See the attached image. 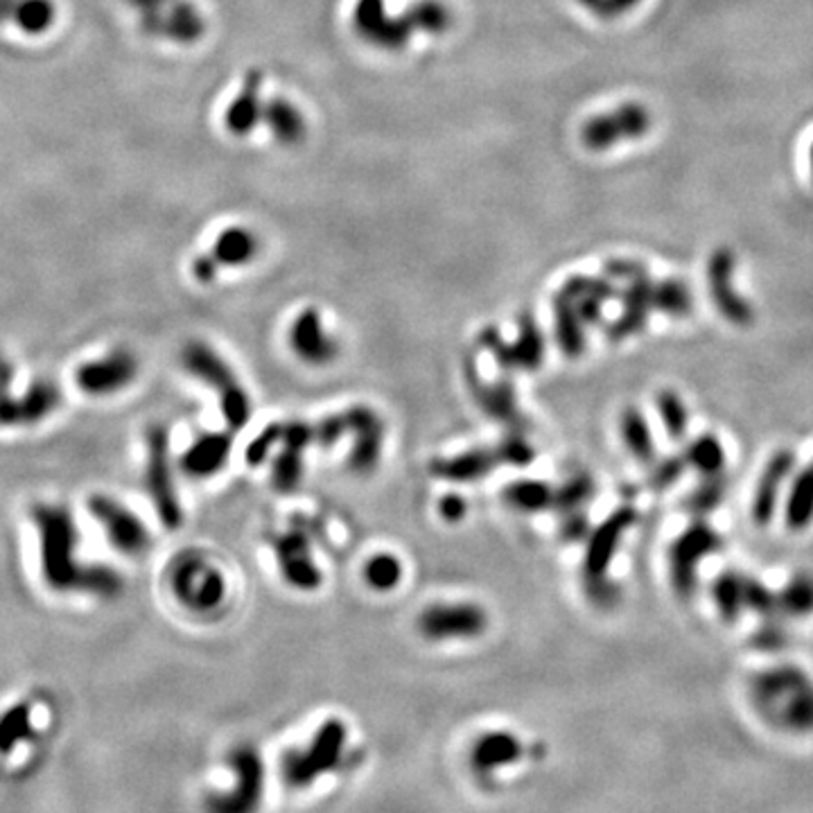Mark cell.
<instances>
[{
    "label": "cell",
    "mask_w": 813,
    "mask_h": 813,
    "mask_svg": "<svg viewBox=\"0 0 813 813\" xmlns=\"http://www.w3.org/2000/svg\"><path fill=\"white\" fill-rule=\"evenodd\" d=\"M263 120L267 123L278 143L283 145H298L307 131L298 106L283 98H274L263 106Z\"/></svg>",
    "instance_id": "cell-25"
},
{
    "label": "cell",
    "mask_w": 813,
    "mask_h": 813,
    "mask_svg": "<svg viewBox=\"0 0 813 813\" xmlns=\"http://www.w3.org/2000/svg\"><path fill=\"white\" fill-rule=\"evenodd\" d=\"M181 364L192 378L211 386L219 396L221 416L227 420L229 430L238 432L249 423L251 403L246 391L217 351H213L206 342H190L181 351Z\"/></svg>",
    "instance_id": "cell-4"
},
{
    "label": "cell",
    "mask_w": 813,
    "mask_h": 813,
    "mask_svg": "<svg viewBox=\"0 0 813 813\" xmlns=\"http://www.w3.org/2000/svg\"><path fill=\"white\" fill-rule=\"evenodd\" d=\"M583 583H585V593H587V597H590L593 604H597L601 608H608L617 601V585L612 581H608L606 576L597 579V581H583Z\"/></svg>",
    "instance_id": "cell-44"
},
{
    "label": "cell",
    "mask_w": 813,
    "mask_h": 813,
    "mask_svg": "<svg viewBox=\"0 0 813 813\" xmlns=\"http://www.w3.org/2000/svg\"><path fill=\"white\" fill-rule=\"evenodd\" d=\"M714 547V538L703 529H694L685 534L674 551H671V572H674V583L681 593H687L694 583V566L700 554H708Z\"/></svg>",
    "instance_id": "cell-24"
},
{
    "label": "cell",
    "mask_w": 813,
    "mask_h": 813,
    "mask_svg": "<svg viewBox=\"0 0 813 813\" xmlns=\"http://www.w3.org/2000/svg\"><path fill=\"white\" fill-rule=\"evenodd\" d=\"M346 414L348 432L353 434V447L348 455V468L357 474H369L376 470L382 457L384 423L371 407H351Z\"/></svg>",
    "instance_id": "cell-16"
},
{
    "label": "cell",
    "mask_w": 813,
    "mask_h": 813,
    "mask_svg": "<svg viewBox=\"0 0 813 813\" xmlns=\"http://www.w3.org/2000/svg\"><path fill=\"white\" fill-rule=\"evenodd\" d=\"M177 604L194 614H211L227 599V579L202 551H181L165 572Z\"/></svg>",
    "instance_id": "cell-3"
},
{
    "label": "cell",
    "mask_w": 813,
    "mask_h": 813,
    "mask_svg": "<svg viewBox=\"0 0 813 813\" xmlns=\"http://www.w3.org/2000/svg\"><path fill=\"white\" fill-rule=\"evenodd\" d=\"M12 382H14V364L3 353V348H0V405H3L5 401H10L14 396L12 391H10Z\"/></svg>",
    "instance_id": "cell-47"
},
{
    "label": "cell",
    "mask_w": 813,
    "mask_h": 813,
    "mask_svg": "<svg viewBox=\"0 0 813 813\" xmlns=\"http://www.w3.org/2000/svg\"><path fill=\"white\" fill-rule=\"evenodd\" d=\"M558 534L566 543H581L583 538H587V534H590V522H587L583 509L563 516V524H560Z\"/></svg>",
    "instance_id": "cell-43"
},
{
    "label": "cell",
    "mask_w": 813,
    "mask_h": 813,
    "mask_svg": "<svg viewBox=\"0 0 813 813\" xmlns=\"http://www.w3.org/2000/svg\"><path fill=\"white\" fill-rule=\"evenodd\" d=\"M622 436L624 443L628 445V450L635 459L641 463L653 461L656 455V445L651 439V432L647 428V420L637 411V409H626L622 416Z\"/></svg>",
    "instance_id": "cell-32"
},
{
    "label": "cell",
    "mask_w": 813,
    "mask_h": 813,
    "mask_svg": "<svg viewBox=\"0 0 813 813\" xmlns=\"http://www.w3.org/2000/svg\"><path fill=\"white\" fill-rule=\"evenodd\" d=\"M488 626V614L477 604H432L418 617V631L425 639H472Z\"/></svg>",
    "instance_id": "cell-13"
},
{
    "label": "cell",
    "mask_w": 813,
    "mask_h": 813,
    "mask_svg": "<svg viewBox=\"0 0 813 813\" xmlns=\"http://www.w3.org/2000/svg\"><path fill=\"white\" fill-rule=\"evenodd\" d=\"M303 480V453L285 447L280 450L271 466V486L278 493H294Z\"/></svg>",
    "instance_id": "cell-35"
},
{
    "label": "cell",
    "mask_w": 813,
    "mask_h": 813,
    "mask_svg": "<svg viewBox=\"0 0 813 813\" xmlns=\"http://www.w3.org/2000/svg\"><path fill=\"white\" fill-rule=\"evenodd\" d=\"M639 5V0H604V8H601V21H612V18H620L624 16L626 12H631L633 8Z\"/></svg>",
    "instance_id": "cell-48"
},
{
    "label": "cell",
    "mask_w": 813,
    "mask_h": 813,
    "mask_svg": "<svg viewBox=\"0 0 813 813\" xmlns=\"http://www.w3.org/2000/svg\"><path fill=\"white\" fill-rule=\"evenodd\" d=\"M33 737V706L27 700L0 714V754H10L16 746Z\"/></svg>",
    "instance_id": "cell-30"
},
{
    "label": "cell",
    "mask_w": 813,
    "mask_h": 813,
    "mask_svg": "<svg viewBox=\"0 0 813 813\" xmlns=\"http://www.w3.org/2000/svg\"><path fill=\"white\" fill-rule=\"evenodd\" d=\"M691 461L700 468H714L721 461V453L714 441H700L691 447Z\"/></svg>",
    "instance_id": "cell-46"
},
{
    "label": "cell",
    "mask_w": 813,
    "mask_h": 813,
    "mask_svg": "<svg viewBox=\"0 0 813 813\" xmlns=\"http://www.w3.org/2000/svg\"><path fill=\"white\" fill-rule=\"evenodd\" d=\"M466 380L470 394L488 418L497 420V423L507 425L516 432H522L526 425V418L522 416L518 401H516V389L509 380H499L495 384L482 382L480 373H477V367L468 359L466 361Z\"/></svg>",
    "instance_id": "cell-17"
},
{
    "label": "cell",
    "mask_w": 813,
    "mask_h": 813,
    "mask_svg": "<svg viewBox=\"0 0 813 813\" xmlns=\"http://www.w3.org/2000/svg\"><path fill=\"white\" fill-rule=\"evenodd\" d=\"M348 731L338 719L326 721L303 750H292L283 760V775L296 789L313 787L321 775L340 771L346 762Z\"/></svg>",
    "instance_id": "cell-6"
},
{
    "label": "cell",
    "mask_w": 813,
    "mask_h": 813,
    "mask_svg": "<svg viewBox=\"0 0 813 813\" xmlns=\"http://www.w3.org/2000/svg\"><path fill=\"white\" fill-rule=\"evenodd\" d=\"M233 439L227 432H208L194 439L179 459L181 470L194 480H208V477L221 472L231 457Z\"/></svg>",
    "instance_id": "cell-20"
},
{
    "label": "cell",
    "mask_w": 813,
    "mask_h": 813,
    "mask_svg": "<svg viewBox=\"0 0 813 813\" xmlns=\"http://www.w3.org/2000/svg\"><path fill=\"white\" fill-rule=\"evenodd\" d=\"M403 579V563L394 554H376L364 566V581L378 593H389Z\"/></svg>",
    "instance_id": "cell-34"
},
{
    "label": "cell",
    "mask_w": 813,
    "mask_h": 813,
    "mask_svg": "<svg viewBox=\"0 0 813 813\" xmlns=\"http://www.w3.org/2000/svg\"><path fill=\"white\" fill-rule=\"evenodd\" d=\"M809 165H811V175H813V145L809 150Z\"/></svg>",
    "instance_id": "cell-50"
},
{
    "label": "cell",
    "mask_w": 813,
    "mask_h": 813,
    "mask_svg": "<svg viewBox=\"0 0 813 813\" xmlns=\"http://www.w3.org/2000/svg\"><path fill=\"white\" fill-rule=\"evenodd\" d=\"M450 25L453 12L441 0H420L398 16L386 12L384 0H357L353 8V27L359 39L386 52L403 50L414 35H443Z\"/></svg>",
    "instance_id": "cell-2"
},
{
    "label": "cell",
    "mask_w": 813,
    "mask_h": 813,
    "mask_svg": "<svg viewBox=\"0 0 813 813\" xmlns=\"http://www.w3.org/2000/svg\"><path fill=\"white\" fill-rule=\"evenodd\" d=\"M731 276H733L731 251H716L714 258L710 261V283H712L714 298L721 305V310H725L731 317H744L748 310L746 307H739V303L741 305L746 303L739 301V296L733 292Z\"/></svg>",
    "instance_id": "cell-28"
},
{
    "label": "cell",
    "mask_w": 813,
    "mask_h": 813,
    "mask_svg": "<svg viewBox=\"0 0 813 813\" xmlns=\"http://www.w3.org/2000/svg\"><path fill=\"white\" fill-rule=\"evenodd\" d=\"M635 513L631 509H620L612 513L604 524L597 526L595 534L587 541L585 547V558H583V581H597L604 579L610 560L620 547V541L624 536V531L633 524Z\"/></svg>",
    "instance_id": "cell-19"
},
{
    "label": "cell",
    "mask_w": 813,
    "mask_h": 813,
    "mask_svg": "<svg viewBox=\"0 0 813 813\" xmlns=\"http://www.w3.org/2000/svg\"><path fill=\"white\" fill-rule=\"evenodd\" d=\"M280 432H283V423H274L267 425L254 441L246 447V463L249 466H261L271 457V450L276 445H280Z\"/></svg>",
    "instance_id": "cell-38"
},
{
    "label": "cell",
    "mask_w": 813,
    "mask_h": 813,
    "mask_svg": "<svg viewBox=\"0 0 813 813\" xmlns=\"http://www.w3.org/2000/svg\"><path fill=\"white\" fill-rule=\"evenodd\" d=\"M554 332L560 351L568 357H579L585 351V326L560 294L554 298Z\"/></svg>",
    "instance_id": "cell-27"
},
{
    "label": "cell",
    "mask_w": 813,
    "mask_h": 813,
    "mask_svg": "<svg viewBox=\"0 0 813 813\" xmlns=\"http://www.w3.org/2000/svg\"><path fill=\"white\" fill-rule=\"evenodd\" d=\"M651 111L641 102H624L606 114L585 120L581 140L587 150L608 152L624 140H637L651 129Z\"/></svg>",
    "instance_id": "cell-9"
},
{
    "label": "cell",
    "mask_w": 813,
    "mask_h": 813,
    "mask_svg": "<svg viewBox=\"0 0 813 813\" xmlns=\"http://www.w3.org/2000/svg\"><path fill=\"white\" fill-rule=\"evenodd\" d=\"M344 434H348L346 414L326 416L315 425V443L321 447H332L334 443L344 439Z\"/></svg>",
    "instance_id": "cell-41"
},
{
    "label": "cell",
    "mask_w": 813,
    "mask_h": 813,
    "mask_svg": "<svg viewBox=\"0 0 813 813\" xmlns=\"http://www.w3.org/2000/svg\"><path fill=\"white\" fill-rule=\"evenodd\" d=\"M290 346L298 359H303L310 367H326L340 355V344L334 342L328 330L323 328L321 315L315 307L305 310L294 319L290 330Z\"/></svg>",
    "instance_id": "cell-18"
},
{
    "label": "cell",
    "mask_w": 813,
    "mask_h": 813,
    "mask_svg": "<svg viewBox=\"0 0 813 813\" xmlns=\"http://www.w3.org/2000/svg\"><path fill=\"white\" fill-rule=\"evenodd\" d=\"M143 455V486L150 495L152 507L158 520L167 529H179L183 522V509L177 495L173 455H170V432L165 425H150L145 436Z\"/></svg>",
    "instance_id": "cell-5"
},
{
    "label": "cell",
    "mask_w": 813,
    "mask_h": 813,
    "mask_svg": "<svg viewBox=\"0 0 813 813\" xmlns=\"http://www.w3.org/2000/svg\"><path fill=\"white\" fill-rule=\"evenodd\" d=\"M658 407H660V416L664 420V428L669 430V434L674 439H681L687 425V416H685V407L681 398L676 394H671V391H664V394H660L658 398Z\"/></svg>",
    "instance_id": "cell-39"
},
{
    "label": "cell",
    "mask_w": 813,
    "mask_h": 813,
    "mask_svg": "<svg viewBox=\"0 0 813 813\" xmlns=\"http://www.w3.org/2000/svg\"><path fill=\"white\" fill-rule=\"evenodd\" d=\"M608 276L620 278L626 283L624 290V310L610 328H608V338L620 342L631 338V334L639 332L647 323L649 313L653 310V290L656 283L649 278V274L644 271L637 263L631 261H612L606 267Z\"/></svg>",
    "instance_id": "cell-10"
},
{
    "label": "cell",
    "mask_w": 813,
    "mask_h": 813,
    "mask_svg": "<svg viewBox=\"0 0 813 813\" xmlns=\"http://www.w3.org/2000/svg\"><path fill=\"white\" fill-rule=\"evenodd\" d=\"M439 513H441V518L447 520V522H459V520H463V516L468 513V504H466V499H463L461 495L450 493V495H445V497L439 501Z\"/></svg>",
    "instance_id": "cell-45"
},
{
    "label": "cell",
    "mask_w": 813,
    "mask_h": 813,
    "mask_svg": "<svg viewBox=\"0 0 813 813\" xmlns=\"http://www.w3.org/2000/svg\"><path fill=\"white\" fill-rule=\"evenodd\" d=\"M501 499L509 504L511 509L522 511V513H538L545 509H551L554 501V491L545 482L536 480H520L511 482L509 486H504Z\"/></svg>",
    "instance_id": "cell-29"
},
{
    "label": "cell",
    "mask_w": 813,
    "mask_h": 813,
    "mask_svg": "<svg viewBox=\"0 0 813 813\" xmlns=\"http://www.w3.org/2000/svg\"><path fill=\"white\" fill-rule=\"evenodd\" d=\"M138 376V357L129 348H114L91 357L75 369V384L91 398L116 396L134 384Z\"/></svg>",
    "instance_id": "cell-11"
},
{
    "label": "cell",
    "mask_w": 813,
    "mask_h": 813,
    "mask_svg": "<svg viewBox=\"0 0 813 813\" xmlns=\"http://www.w3.org/2000/svg\"><path fill=\"white\" fill-rule=\"evenodd\" d=\"M678 474H681V463L678 461H664L662 466H658L653 470V486L662 488V486L674 482Z\"/></svg>",
    "instance_id": "cell-49"
},
{
    "label": "cell",
    "mask_w": 813,
    "mask_h": 813,
    "mask_svg": "<svg viewBox=\"0 0 813 813\" xmlns=\"http://www.w3.org/2000/svg\"><path fill=\"white\" fill-rule=\"evenodd\" d=\"M89 513L102 529L106 543L123 556H143L152 547V534L131 507L111 495H93L89 499Z\"/></svg>",
    "instance_id": "cell-8"
},
{
    "label": "cell",
    "mask_w": 813,
    "mask_h": 813,
    "mask_svg": "<svg viewBox=\"0 0 813 813\" xmlns=\"http://www.w3.org/2000/svg\"><path fill=\"white\" fill-rule=\"evenodd\" d=\"M593 495H595L593 477L590 474H583V472L574 474L572 480H568L558 491H554L551 509H556V513H560V516L581 511L585 507V504L590 501Z\"/></svg>",
    "instance_id": "cell-33"
},
{
    "label": "cell",
    "mask_w": 813,
    "mask_h": 813,
    "mask_svg": "<svg viewBox=\"0 0 813 813\" xmlns=\"http://www.w3.org/2000/svg\"><path fill=\"white\" fill-rule=\"evenodd\" d=\"M811 513H813V470L806 472L800 480L798 491H796V495L791 499V507H789L791 522H796L798 526H802L809 520Z\"/></svg>",
    "instance_id": "cell-40"
},
{
    "label": "cell",
    "mask_w": 813,
    "mask_h": 813,
    "mask_svg": "<svg viewBox=\"0 0 813 813\" xmlns=\"http://www.w3.org/2000/svg\"><path fill=\"white\" fill-rule=\"evenodd\" d=\"M310 443H315V428L313 425L303 423V420H290V423H283V432H280V445L303 453Z\"/></svg>",
    "instance_id": "cell-42"
},
{
    "label": "cell",
    "mask_w": 813,
    "mask_h": 813,
    "mask_svg": "<svg viewBox=\"0 0 813 813\" xmlns=\"http://www.w3.org/2000/svg\"><path fill=\"white\" fill-rule=\"evenodd\" d=\"M271 545L285 583L296 587V590H317L323 579L313 558L310 538L303 531L294 529L283 536H276Z\"/></svg>",
    "instance_id": "cell-15"
},
{
    "label": "cell",
    "mask_w": 813,
    "mask_h": 813,
    "mask_svg": "<svg viewBox=\"0 0 813 813\" xmlns=\"http://www.w3.org/2000/svg\"><path fill=\"white\" fill-rule=\"evenodd\" d=\"M256 251H258L256 236H251L246 229H229L215 242L211 258L217 265H244L256 256Z\"/></svg>",
    "instance_id": "cell-31"
},
{
    "label": "cell",
    "mask_w": 813,
    "mask_h": 813,
    "mask_svg": "<svg viewBox=\"0 0 813 813\" xmlns=\"http://www.w3.org/2000/svg\"><path fill=\"white\" fill-rule=\"evenodd\" d=\"M495 455L499 461L509 463V466H529L536 459V450L529 445L522 432L511 430V434L504 436L499 445L495 447Z\"/></svg>",
    "instance_id": "cell-37"
},
{
    "label": "cell",
    "mask_w": 813,
    "mask_h": 813,
    "mask_svg": "<svg viewBox=\"0 0 813 813\" xmlns=\"http://www.w3.org/2000/svg\"><path fill=\"white\" fill-rule=\"evenodd\" d=\"M261 71H251L240 98L231 104L229 111V129L236 134H249L263 120V102H261Z\"/></svg>",
    "instance_id": "cell-26"
},
{
    "label": "cell",
    "mask_w": 813,
    "mask_h": 813,
    "mask_svg": "<svg viewBox=\"0 0 813 813\" xmlns=\"http://www.w3.org/2000/svg\"><path fill=\"white\" fill-rule=\"evenodd\" d=\"M229 766L233 784L206 798V813H256L265 798V764L261 752L242 744L231 750Z\"/></svg>",
    "instance_id": "cell-7"
},
{
    "label": "cell",
    "mask_w": 813,
    "mask_h": 813,
    "mask_svg": "<svg viewBox=\"0 0 813 813\" xmlns=\"http://www.w3.org/2000/svg\"><path fill=\"white\" fill-rule=\"evenodd\" d=\"M558 294L574 307L583 326H593L601 319L606 301L614 298V288L606 278L572 276Z\"/></svg>",
    "instance_id": "cell-21"
},
{
    "label": "cell",
    "mask_w": 813,
    "mask_h": 813,
    "mask_svg": "<svg viewBox=\"0 0 813 813\" xmlns=\"http://www.w3.org/2000/svg\"><path fill=\"white\" fill-rule=\"evenodd\" d=\"M689 305H691V296L685 290V285L676 283V280H664V283H656L653 310L681 317V315L689 313Z\"/></svg>",
    "instance_id": "cell-36"
},
{
    "label": "cell",
    "mask_w": 813,
    "mask_h": 813,
    "mask_svg": "<svg viewBox=\"0 0 813 813\" xmlns=\"http://www.w3.org/2000/svg\"><path fill=\"white\" fill-rule=\"evenodd\" d=\"M30 518L39 541V570L52 593L98 599H116L123 593V576L116 570L84 563L79 529L66 504H35Z\"/></svg>",
    "instance_id": "cell-1"
},
{
    "label": "cell",
    "mask_w": 813,
    "mask_h": 813,
    "mask_svg": "<svg viewBox=\"0 0 813 813\" xmlns=\"http://www.w3.org/2000/svg\"><path fill=\"white\" fill-rule=\"evenodd\" d=\"M499 463L495 450H486V447H474V450H468L457 457H447V459H436L430 466V472L439 480L447 482H477L482 477L491 474L495 466Z\"/></svg>",
    "instance_id": "cell-23"
},
{
    "label": "cell",
    "mask_w": 813,
    "mask_h": 813,
    "mask_svg": "<svg viewBox=\"0 0 813 813\" xmlns=\"http://www.w3.org/2000/svg\"><path fill=\"white\" fill-rule=\"evenodd\" d=\"M480 344L493 353L499 369L504 371H536L543 367L545 338L534 315L529 313L520 317V330L516 342L507 344L501 340L499 330L488 326L480 334Z\"/></svg>",
    "instance_id": "cell-12"
},
{
    "label": "cell",
    "mask_w": 813,
    "mask_h": 813,
    "mask_svg": "<svg viewBox=\"0 0 813 813\" xmlns=\"http://www.w3.org/2000/svg\"><path fill=\"white\" fill-rule=\"evenodd\" d=\"M62 405V391L50 380H35L21 394L0 405V428H33L43 423Z\"/></svg>",
    "instance_id": "cell-14"
},
{
    "label": "cell",
    "mask_w": 813,
    "mask_h": 813,
    "mask_svg": "<svg viewBox=\"0 0 813 813\" xmlns=\"http://www.w3.org/2000/svg\"><path fill=\"white\" fill-rule=\"evenodd\" d=\"M524 746L511 733H488L472 748V768L480 775H493L504 766L520 762Z\"/></svg>",
    "instance_id": "cell-22"
}]
</instances>
